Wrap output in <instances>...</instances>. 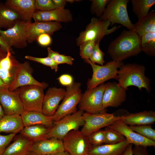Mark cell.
Wrapping results in <instances>:
<instances>
[{"label":"cell","instance_id":"1","mask_svg":"<svg viewBox=\"0 0 155 155\" xmlns=\"http://www.w3.org/2000/svg\"><path fill=\"white\" fill-rule=\"evenodd\" d=\"M141 40V37L134 30H124L110 42L107 53L112 60L122 61L142 51Z\"/></svg>","mask_w":155,"mask_h":155},{"label":"cell","instance_id":"2","mask_svg":"<svg viewBox=\"0 0 155 155\" xmlns=\"http://www.w3.org/2000/svg\"><path fill=\"white\" fill-rule=\"evenodd\" d=\"M118 70V84L127 90L128 87L134 86L141 90L145 89L150 93L151 91V80L146 76L145 67L142 65L134 63L124 64Z\"/></svg>","mask_w":155,"mask_h":155},{"label":"cell","instance_id":"3","mask_svg":"<svg viewBox=\"0 0 155 155\" xmlns=\"http://www.w3.org/2000/svg\"><path fill=\"white\" fill-rule=\"evenodd\" d=\"M129 0H109L100 20L109 21L111 26L119 24L129 30H133L134 24L131 22L127 11Z\"/></svg>","mask_w":155,"mask_h":155},{"label":"cell","instance_id":"4","mask_svg":"<svg viewBox=\"0 0 155 155\" xmlns=\"http://www.w3.org/2000/svg\"><path fill=\"white\" fill-rule=\"evenodd\" d=\"M111 25L109 21L100 20L95 17L92 18L90 22L86 26L84 31L81 32L76 40V44L79 46L84 42L92 41L96 44L99 43L106 35L115 32L121 26L116 25L108 29Z\"/></svg>","mask_w":155,"mask_h":155},{"label":"cell","instance_id":"5","mask_svg":"<svg viewBox=\"0 0 155 155\" xmlns=\"http://www.w3.org/2000/svg\"><path fill=\"white\" fill-rule=\"evenodd\" d=\"M84 113V111L79 110L57 122H54L53 126L50 128L44 139L54 137L62 140L70 131L79 129L84 124L83 117Z\"/></svg>","mask_w":155,"mask_h":155},{"label":"cell","instance_id":"6","mask_svg":"<svg viewBox=\"0 0 155 155\" xmlns=\"http://www.w3.org/2000/svg\"><path fill=\"white\" fill-rule=\"evenodd\" d=\"M84 60L90 65L93 71L92 78L87 83V90L91 89L111 79L118 80V69L124 64L122 61L112 60L100 65L92 63L88 59Z\"/></svg>","mask_w":155,"mask_h":155},{"label":"cell","instance_id":"7","mask_svg":"<svg viewBox=\"0 0 155 155\" xmlns=\"http://www.w3.org/2000/svg\"><path fill=\"white\" fill-rule=\"evenodd\" d=\"M81 87V84L79 82H73L66 87L63 101L53 116V122L77 111V106L82 94Z\"/></svg>","mask_w":155,"mask_h":155},{"label":"cell","instance_id":"8","mask_svg":"<svg viewBox=\"0 0 155 155\" xmlns=\"http://www.w3.org/2000/svg\"><path fill=\"white\" fill-rule=\"evenodd\" d=\"M44 89L40 86L29 85L20 87L14 91L18 94L24 111L42 112Z\"/></svg>","mask_w":155,"mask_h":155},{"label":"cell","instance_id":"9","mask_svg":"<svg viewBox=\"0 0 155 155\" xmlns=\"http://www.w3.org/2000/svg\"><path fill=\"white\" fill-rule=\"evenodd\" d=\"M106 110L94 114L84 112L83 117L85 123L81 130L82 132L87 136L92 132L108 127L115 121L124 118L123 115L115 116L114 113H108Z\"/></svg>","mask_w":155,"mask_h":155},{"label":"cell","instance_id":"10","mask_svg":"<svg viewBox=\"0 0 155 155\" xmlns=\"http://www.w3.org/2000/svg\"><path fill=\"white\" fill-rule=\"evenodd\" d=\"M62 140L65 151L71 155H84L88 154L92 147L87 136L79 129L70 131Z\"/></svg>","mask_w":155,"mask_h":155},{"label":"cell","instance_id":"11","mask_svg":"<svg viewBox=\"0 0 155 155\" xmlns=\"http://www.w3.org/2000/svg\"><path fill=\"white\" fill-rule=\"evenodd\" d=\"M105 84H102L82 94L78 104L79 110L90 113H96L104 110L102 106V98Z\"/></svg>","mask_w":155,"mask_h":155},{"label":"cell","instance_id":"12","mask_svg":"<svg viewBox=\"0 0 155 155\" xmlns=\"http://www.w3.org/2000/svg\"><path fill=\"white\" fill-rule=\"evenodd\" d=\"M32 72L33 69L28 62L20 63L14 70L13 79L9 85V90L13 91L20 87L29 85H37L46 88L48 84L37 81L32 76Z\"/></svg>","mask_w":155,"mask_h":155},{"label":"cell","instance_id":"13","mask_svg":"<svg viewBox=\"0 0 155 155\" xmlns=\"http://www.w3.org/2000/svg\"><path fill=\"white\" fill-rule=\"evenodd\" d=\"M62 28L61 23L57 22L26 21L25 32L28 43H31L36 41L38 37L43 34L51 35Z\"/></svg>","mask_w":155,"mask_h":155},{"label":"cell","instance_id":"14","mask_svg":"<svg viewBox=\"0 0 155 155\" xmlns=\"http://www.w3.org/2000/svg\"><path fill=\"white\" fill-rule=\"evenodd\" d=\"M26 22L21 20L11 28L5 30L0 29V36L11 47L23 49L27 46L28 43L25 32Z\"/></svg>","mask_w":155,"mask_h":155},{"label":"cell","instance_id":"15","mask_svg":"<svg viewBox=\"0 0 155 155\" xmlns=\"http://www.w3.org/2000/svg\"><path fill=\"white\" fill-rule=\"evenodd\" d=\"M0 103L5 115H21L24 111L18 94L9 90V87L0 88Z\"/></svg>","mask_w":155,"mask_h":155},{"label":"cell","instance_id":"16","mask_svg":"<svg viewBox=\"0 0 155 155\" xmlns=\"http://www.w3.org/2000/svg\"><path fill=\"white\" fill-rule=\"evenodd\" d=\"M105 84L102 100L103 109H105L108 107L119 106L126 100V90L115 82H109Z\"/></svg>","mask_w":155,"mask_h":155},{"label":"cell","instance_id":"17","mask_svg":"<svg viewBox=\"0 0 155 155\" xmlns=\"http://www.w3.org/2000/svg\"><path fill=\"white\" fill-rule=\"evenodd\" d=\"M108 127L123 135L130 144L146 147L155 146V142L133 131L121 119L115 121Z\"/></svg>","mask_w":155,"mask_h":155},{"label":"cell","instance_id":"18","mask_svg":"<svg viewBox=\"0 0 155 155\" xmlns=\"http://www.w3.org/2000/svg\"><path fill=\"white\" fill-rule=\"evenodd\" d=\"M65 90L53 87L49 88L44 95L42 113L48 116H53L56 111L60 101L63 99Z\"/></svg>","mask_w":155,"mask_h":155},{"label":"cell","instance_id":"19","mask_svg":"<svg viewBox=\"0 0 155 155\" xmlns=\"http://www.w3.org/2000/svg\"><path fill=\"white\" fill-rule=\"evenodd\" d=\"M12 53L10 51L6 52L0 47V77L9 86L13 79L14 70L20 63Z\"/></svg>","mask_w":155,"mask_h":155},{"label":"cell","instance_id":"20","mask_svg":"<svg viewBox=\"0 0 155 155\" xmlns=\"http://www.w3.org/2000/svg\"><path fill=\"white\" fill-rule=\"evenodd\" d=\"M32 18L34 22H55L68 23L73 20L72 15L67 9H55L47 11H36Z\"/></svg>","mask_w":155,"mask_h":155},{"label":"cell","instance_id":"21","mask_svg":"<svg viewBox=\"0 0 155 155\" xmlns=\"http://www.w3.org/2000/svg\"><path fill=\"white\" fill-rule=\"evenodd\" d=\"M62 140L52 137L44 139L32 144L30 151L47 155L64 151Z\"/></svg>","mask_w":155,"mask_h":155},{"label":"cell","instance_id":"22","mask_svg":"<svg viewBox=\"0 0 155 155\" xmlns=\"http://www.w3.org/2000/svg\"><path fill=\"white\" fill-rule=\"evenodd\" d=\"M5 3L16 11L23 20L31 21L36 11L35 0H7Z\"/></svg>","mask_w":155,"mask_h":155},{"label":"cell","instance_id":"23","mask_svg":"<svg viewBox=\"0 0 155 155\" xmlns=\"http://www.w3.org/2000/svg\"><path fill=\"white\" fill-rule=\"evenodd\" d=\"M24 127L42 125L51 128L53 125V116H48L42 112L25 111L21 115Z\"/></svg>","mask_w":155,"mask_h":155},{"label":"cell","instance_id":"24","mask_svg":"<svg viewBox=\"0 0 155 155\" xmlns=\"http://www.w3.org/2000/svg\"><path fill=\"white\" fill-rule=\"evenodd\" d=\"M13 142L7 146L3 155H27L33 143L21 135L15 136Z\"/></svg>","mask_w":155,"mask_h":155},{"label":"cell","instance_id":"25","mask_svg":"<svg viewBox=\"0 0 155 155\" xmlns=\"http://www.w3.org/2000/svg\"><path fill=\"white\" fill-rule=\"evenodd\" d=\"M24 127L20 115H4L0 118V133H20Z\"/></svg>","mask_w":155,"mask_h":155},{"label":"cell","instance_id":"26","mask_svg":"<svg viewBox=\"0 0 155 155\" xmlns=\"http://www.w3.org/2000/svg\"><path fill=\"white\" fill-rule=\"evenodd\" d=\"M123 116V119L121 120L129 126L150 125L155 122V112L152 110L130 113Z\"/></svg>","mask_w":155,"mask_h":155},{"label":"cell","instance_id":"27","mask_svg":"<svg viewBox=\"0 0 155 155\" xmlns=\"http://www.w3.org/2000/svg\"><path fill=\"white\" fill-rule=\"evenodd\" d=\"M130 144L126 139L115 144L93 146L88 154L90 155H123Z\"/></svg>","mask_w":155,"mask_h":155},{"label":"cell","instance_id":"28","mask_svg":"<svg viewBox=\"0 0 155 155\" xmlns=\"http://www.w3.org/2000/svg\"><path fill=\"white\" fill-rule=\"evenodd\" d=\"M21 20L20 15L14 10L5 3H0V29L11 28Z\"/></svg>","mask_w":155,"mask_h":155},{"label":"cell","instance_id":"29","mask_svg":"<svg viewBox=\"0 0 155 155\" xmlns=\"http://www.w3.org/2000/svg\"><path fill=\"white\" fill-rule=\"evenodd\" d=\"M133 30L140 37L146 33L155 32V10H152L139 19L134 24Z\"/></svg>","mask_w":155,"mask_h":155},{"label":"cell","instance_id":"30","mask_svg":"<svg viewBox=\"0 0 155 155\" xmlns=\"http://www.w3.org/2000/svg\"><path fill=\"white\" fill-rule=\"evenodd\" d=\"M50 128L42 125L24 127L20 134L33 143L44 139Z\"/></svg>","mask_w":155,"mask_h":155},{"label":"cell","instance_id":"31","mask_svg":"<svg viewBox=\"0 0 155 155\" xmlns=\"http://www.w3.org/2000/svg\"><path fill=\"white\" fill-rule=\"evenodd\" d=\"M132 11L139 19L147 15L155 0H131Z\"/></svg>","mask_w":155,"mask_h":155},{"label":"cell","instance_id":"32","mask_svg":"<svg viewBox=\"0 0 155 155\" xmlns=\"http://www.w3.org/2000/svg\"><path fill=\"white\" fill-rule=\"evenodd\" d=\"M141 38L142 51L150 56H155V32L145 34Z\"/></svg>","mask_w":155,"mask_h":155},{"label":"cell","instance_id":"33","mask_svg":"<svg viewBox=\"0 0 155 155\" xmlns=\"http://www.w3.org/2000/svg\"><path fill=\"white\" fill-rule=\"evenodd\" d=\"M48 56L58 65L60 64H67L70 65L73 63L74 59L71 56L59 54L53 50L50 47L47 48Z\"/></svg>","mask_w":155,"mask_h":155},{"label":"cell","instance_id":"34","mask_svg":"<svg viewBox=\"0 0 155 155\" xmlns=\"http://www.w3.org/2000/svg\"><path fill=\"white\" fill-rule=\"evenodd\" d=\"M104 131L105 135V144H115L126 140L122 134L108 127H106Z\"/></svg>","mask_w":155,"mask_h":155},{"label":"cell","instance_id":"35","mask_svg":"<svg viewBox=\"0 0 155 155\" xmlns=\"http://www.w3.org/2000/svg\"><path fill=\"white\" fill-rule=\"evenodd\" d=\"M129 126L133 131L155 142V130L150 125H135Z\"/></svg>","mask_w":155,"mask_h":155},{"label":"cell","instance_id":"36","mask_svg":"<svg viewBox=\"0 0 155 155\" xmlns=\"http://www.w3.org/2000/svg\"><path fill=\"white\" fill-rule=\"evenodd\" d=\"M87 136L89 142L92 146L102 145L105 143V133L102 129L92 132Z\"/></svg>","mask_w":155,"mask_h":155},{"label":"cell","instance_id":"37","mask_svg":"<svg viewBox=\"0 0 155 155\" xmlns=\"http://www.w3.org/2000/svg\"><path fill=\"white\" fill-rule=\"evenodd\" d=\"M95 43L92 41H87L83 42L80 46V54L84 60L89 59L93 52Z\"/></svg>","mask_w":155,"mask_h":155},{"label":"cell","instance_id":"38","mask_svg":"<svg viewBox=\"0 0 155 155\" xmlns=\"http://www.w3.org/2000/svg\"><path fill=\"white\" fill-rule=\"evenodd\" d=\"M109 0H92L90 11L92 13L100 18Z\"/></svg>","mask_w":155,"mask_h":155},{"label":"cell","instance_id":"39","mask_svg":"<svg viewBox=\"0 0 155 155\" xmlns=\"http://www.w3.org/2000/svg\"><path fill=\"white\" fill-rule=\"evenodd\" d=\"M25 58L28 60L38 63L50 67L55 72H57L58 70V65L48 56L44 58H40L30 55H26L25 56Z\"/></svg>","mask_w":155,"mask_h":155},{"label":"cell","instance_id":"40","mask_svg":"<svg viewBox=\"0 0 155 155\" xmlns=\"http://www.w3.org/2000/svg\"><path fill=\"white\" fill-rule=\"evenodd\" d=\"M104 55V53L100 48L99 43H97L96 44L93 52L89 59L94 64L97 63L100 65H103L105 62Z\"/></svg>","mask_w":155,"mask_h":155},{"label":"cell","instance_id":"41","mask_svg":"<svg viewBox=\"0 0 155 155\" xmlns=\"http://www.w3.org/2000/svg\"><path fill=\"white\" fill-rule=\"evenodd\" d=\"M35 6L36 9L42 11L55 9L52 0H36Z\"/></svg>","mask_w":155,"mask_h":155},{"label":"cell","instance_id":"42","mask_svg":"<svg viewBox=\"0 0 155 155\" xmlns=\"http://www.w3.org/2000/svg\"><path fill=\"white\" fill-rule=\"evenodd\" d=\"M16 134L11 133L6 135L0 133V155H3L6 148L13 139Z\"/></svg>","mask_w":155,"mask_h":155},{"label":"cell","instance_id":"43","mask_svg":"<svg viewBox=\"0 0 155 155\" xmlns=\"http://www.w3.org/2000/svg\"><path fill=\"white\" fill-rule=\"evenodd\" d=\"M36 41L40 45L44 46L50 45L52 42L50 35L46 34H43L39 35Z\"/></svg>","mask_w":155,"mask_h":155},{"label":"cell","instance_id":"44","mask_svg":"<svg viewBox=\"0 0 155 155\" xmlns=\"http://www.w3.org/2000/svg\"><path fill=\"white\" fill-rule=\"evenodd\" d=\"M60 83L62 85L67 86L72 84L74 82L72 76L69 74H63L57 78Z\"/></svg>","mask_w":155,"mask_h":155},{"label":"cell","instance_id":"45","mask_svg":"<svg viewBox=\"0 0 155 155\" xmlns=\"http://www.w3.org/2000/svg\"><path fill=\"white\" fill-rule=\"evenodd\" d=\"M147 148L146 147L135 145L132 149L133 154V155H148Z\"/></svg>","mask_w":155,"mask_h":155},{"label":"cell","instance_id":"46","mask_svg":"<svg viewBox=\"0 0 155 155\" xmlns=\"http://www.w3.org/2000/svg\"><path fill=\"white\" fill-rule=\"evenodd\" d=\"M0 47L6 52L10 51L13 53L12 48L7 44L1 36H0Z\"/></svg>","mask_w":155,"mask_h":155},{"label":"cell","instance_id":"47","mask_svg":"<svg viewBox=\"0 0 155 155\" xmlns=\"http://www.w3.org/2000/svg\"><path fill=\"white\" fill-rule=\"evenodd\" d=\"M55 9H63L66 4V0H52Z\"/></svg>","mask_w":155,"mask_h":155},{"label":"cell","instance_id":"48","mask_svg":"<svg viewBox=\"0 0 155 155\" xmlns=\"http://www.w3.org/2000/svg\"><path fill=\"white\" fill-rule=\"evenodd\" d=\"M133 145L130 144L128 145L123 155H133L132 151Z\"/></svg>","mask_w":155,"mask_h":155},{"label":"cell","instance_id":"49","mask_svg":"<svg viewBox=\"0 0 155 155\" xmlns=\"http://www.w3.org/2000/svg\"><path fill=\"white\" fill-rule=\"evenodd\" d=\"M51 154L52 155H71L69 153L65 151L59 152Z\"/></svg>","mask_w":155,"mask_h":155},{"label":"cell","instance_id":"50","mask_svg":"<svg viewBox=\"0 0 155 155\" xmlns=\"http://www.w3.org/2000/svg\"><path fill=\"white\" fill-rule=\"evenodd\" d=\"M9 86L6 84L0 77V88L9 87Z\"/></svg>","mask_w":155,"mask_h":155},{"label":"cell","instance_id":"51","mask_svg":"<svg viewBox=\"0 0 155 155\" xmlns=\"http://www.w3.org/2000/svg\"><path fill=\"white\" fill-rule=\"evenodd\" d=\"M5 115L3 109L0 103V118Z\"/></svg>","mask_w":155,"mask_h":155},{"label":"cell","instance_id":"52","mask_svg":"<svg viewBox=\"0 0 155 155\" xmlns=\"http://www.w3.org/2000/svg\"><path fill=\"white\" fill-rule=\"evenodd\" d=\"M27 155H45L41 154L35 153L32 152H30Z\"/></svg>","mask_w":155,"mask_h":155},{"label":"cell","instance_id":"53","mask_svg":"<svg viewBox=\"0 0 155 155\" xmlns=\"http://www.w3.org/2000/svg\"><path fill=\"white\" fill-rule=\"evenodd\" d=\"M75 0H66V2H68L70 3H72L74 1H75Z\"/></svg>","mask_w":155,"mask_h":155},{"label":"cell","instance_id":"54","mask_svg":"<svg viewBox=\"0 0 155 155\" xmlns=\"http://www.w3.org/2000/svg\"><path fill=\"white\" fill-rule=\"evenodd\" d=\"M84 155H90L89 154H85Z\"/></svg>","mask_w":155,"mask_h":155},{"label":"cell","instance_id":"55","mask_svg":"<svg viewBox=\"0 0 155 155\" xmlns=\"http://www.w3.org/2000/svg\"><path fill=\"white\" fill-rule=\"evenodd\" d=\"M47 155H52L51 154H48Z\"/></svg>","mask_w":155,"mask_h":155}]
</instances>
